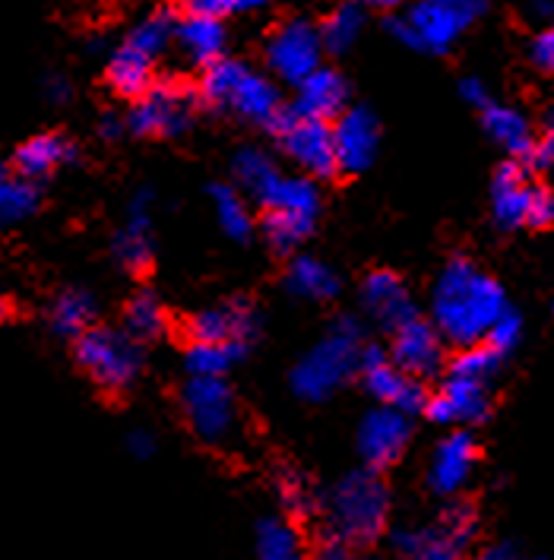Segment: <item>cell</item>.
I'll use <instances>...</instances> for the list:
<instances>
[{"label": "cell", "mask_w": 554, "mask_h": 560, "mask_svg": "<svg viewBox=\"0 0 554 560\" xmlns=\"http://www.w3.org/2000/svg\"><path fill=\"white\" fill-rule=\"evenodd\" d=\"M507 311V295L495 276L466 260L453 257L440 269L431 292V324L440 336L460 349L488 339L497 317Z\"/></svg>", "instance_id": "6da1fadb"}, {"label": "cell", "mask_w": 554, "mask_h": 560, "mask_svg": "<svg viewBox=\"0 0 554 560\" xmlns=\"http://www.w3.org/2000/svg\"><path fill=\"white\" fill-rule=\"evenodd\" d=\"M323 520L330 538L349 548L374 545L390 523V491L378 469L365 466L339 478L323 501Z\"/></svg>", "instance_id": "7a4b0ae2"}, {"label": "cell", "mask_w": 554, "mask_h": 560, "mask_svg": "<svg viewBox=\"0 0 554 560\" xmlns=\"http://www.w3.org/2000/svg\"><path fill=\"white\" fill-rule=\"evenodd\" d=\"M200 95L216 112H229L234 118L273 127V130L286 118L276 83L241 60L219 58L216 63L204 67Z\"/></svg>", "instance_id": "3957f363"}, {"label": "cell", "mask_w": 554, "mask_h": 560, "mask_svg": "<svg viewBox=\"0 0 554 560\" xmlns=\"http://www.w3.org/2000/svg\"><path fill=\"white\" fill-rule=\"evenodd\" d=\"M361 326L351 317H339L292 368L295 396L304 402H326L336 389H343L351 374L361 371Z\"/></svg>", "instance_id": "277c9868"}, {"label": "cell", "mask_w": 554, "mask_h": 560, "mask_svg": "<svg viewBox=\"0 0 554 560\" xmlns=\"http://www.w3.org/2000/svg\"><path fill=\"white\" fill-rule=\"evenodd\" d=\"M77 364L105 393H124L140 377L143 354L140 342L127 329L92 326L77 339Z\"/></svg>", "instance_id": "5b68a950"}, {"label": "cell", "mask_w": 554, "mask_h": 560, "mask_svg": "<svg viewBox=\"0 0 554 560\" xmlns=\"http://www.w3.org/2000/svg\"><path fill=\"white\" fill-rule=\"evenodd\" d=\"M181 412L187 418L194 438L209 446H229L241 431L238 399L226 377L191 374L187 384L181 386Z\"/></svg>", "instance_id": "8992f818"}, {"label": "cell", "mask_w": 554, "mask_h": 560, "mask_svg": "<svg viewBox=\"0 0 554 560\" xmlns=\"http://www.w3.org/2000/svg\"><path fill=\"white\" fill-rule=\"evenodd\" d=\"M492 212L507 232L517 229H552L554 190L535 184L520 162H507L492 184Z\"/></svg>", "instance_id": "52a82bcc"}, {"label": "cell", "mask_w": 554, "mask_h": 560, "mask_svg": "<svg viewBox=\"0 0 554 560\" xmlns=\"http://www.w3.org/2000/svg\"><path fill=\"white\" fill-rule=\"evenodd\" d=\"M475 535V510L469 503H450L428 526L393 532V551L403 560H466Z\"/></svg>", "instance_id": "ba28073f"}, {"label": "cell", "mask_w": 554, "mask_h": 560, "mask_svg": "<svg viewBox=\"0 0 554 560\" xmlns=\"http://www.w3.org/2000/svg\"><path fill=\"white\" fill-rule=\"evenodd\" d=\"M197 112V92L181 80H155L127 115V130L137 137H181Z\"/></svg>", "instance_id": "9c48e42d"}, {"label": "cell", "mask_w": 554, "mask_h": 560, "mask_svg": "<svg viewBox=\"0 0 554 560\" xmlns=\"http://www.w3.org/2000/svg\"><path fill=\"white\" fill-rule=\"evenodd\" d=\"M469 23H472L469 16H463L457 7H450L443 0H418L403 16H393L386 23V30L406 48L443 55L457 45V38L469 30Z\"/></svg>", "instance_id": "30bf717a"}, {"label": "cell", "mask_w": 554, "mask_h": 560, "mask_svg": "<svg viewBox=\"0 0 554 560\" xmlns=\"http://www.w3.org/2000/svg\"><path fill=\"white\" fill-rule=\"evenodd\" d=\"M323 38L321 30L308 20H286L266 38V63L282 80L298 86L304 77H311L323 67Z\"/></svg>", "instance_id": "8fae6325"}, {"label": "cell", "mask_w": 554, "mask_h": 560, "mask_svg": "<svg viewBox=\"0 0 554 560\" xmlns=\"http://www.w3.org/2000/svg\"><path fill=\"white\" fill-rule=\"evenodd\" d=\"M276 130H279L282 152L304 175L333 177L336 172H343L339 155H336V137H333V127L326 120L286 115Z\"/></svg>", "instance_id": "7c38bea8"}, {"label": "cell", "mask_w": 554, "mask_h": 560, "mask_svg": "<svg viewBox=\"0 0 554 560\" xmlns=\"http://www.w3.org/2000/svg\"><path fill=\"white\" fill-rule=\"evenodd\" d=\"M361 377H365V389L378 399V406H390L400 412L415 415L428 406V389L418 377L406 374L390 352H380L365 346L361 352Z\"/></svg>", "instance_id": "4fadbf2b"}, {"label": "cell", "mask_w": 554, "mask_h": 560, "mask_svg": "<svg viewBox=\"0 0 554 560\" xmlns=\"http://www.w3.org/2000/svg\"><path fill=\"white\" fill-rule=\"evenodd\" d=\"M408 441H412V421L406 412L378 406L361 418L358 434H355V450L368 469H390L403 459Z\"/></svg>", "instance_id": "5bb4252c"}, {"label": "cell", "mask_w": 554, "mask_h": 560, "mask_svg": "<svg viewBox=\"0 0 554 560\" xmlns=\"http://www.w3.org/2000/svg\"><path fill=\"white\" fill-rule=\"evenodd\" d=\"M492 409V396L485 381H472L463 374H447V381L440 384L435 396H428L425 412L435 424L443 428H469L488 418Z\"/></svg>", "instance_id": "9a60e30c"}, {"label": "cell", "mask_w": 554, "mask_h": 560, "mask_svg": "<svg viewBox=\"0 0 554 560\" xmlns=\"http://www.w3.org/2000/svg\"><path fill=\"white\" fill-rule=\"evenodd\" d=\"M443 336L431 320L412 317L403 326L393 329V342H390V358L412 374V377H431L438 374L443 364Z\"/></svg>", "instance_id": "2e32d148"}, {"label": "cell", "mask_w": 554, "mask_h": 560, "mask_svg": "<svg viewBox=\"0 0 554 560\" xmlns=\"http://www.w3.org/2000/svg\"><path fill=\"white\" fill-rule=\"evenodd\" d=\"M475 459H478V446L472 441V434L463 431V428L450 431L435 446V453H431V463H428V488L438 498H457L466 488L469 478H472Z\"/></svg>", "instance_id": "e0dca14e"}, {"label": "cell", "mask_w": 554, "mask_h": 560, "mask_svg": "<svg viewBox=\"0 0 554 560\" xmlns=\"http://www.w3.org/2000/svg\"><path fill=\"white\" fill-rule=\"evenodd\" d=\"M112 254L127 272H147L155 254L152 244V194L137 190L127 203V219L112 241Z\"/></svg>", "instance_id": "ac0fdd59"}, {"label": "cell", "mask_w": 554, "mask_h": 560, "mask_svg": "<svg viewBox=\"0 0 554 560\" xmlns=\"http://www.w3.org/2000/svg\"><path fill=\"white\" fill-rule=\"evenodd\" d=\"M187 332H191V342H244L247 346V339H254L257 332V311L244 298H232V301L212 304L200 314H194Z\"/></svg>", "instance_id": "d6986e66"}, {"label": "cell", "mask_w": 554, "mask_h": 560, "mask_svg": "<svg viewBox=\"0 0 554 560\" xmlns=\"http://www.w3.org/2000/svg\"><path fill=\"white\" fill-rule=\"evenodd\" d=\"M333 137L343 172H365L378 159L380 124L368 108H346L336 118Z\"/></svg>", "instance_id": "ffe728a7"}, {"label": "cell", "mask_w": 554, "mask_h": 560, "mask_svg": "<svg viewBox=\"0 0 554 560\" xmlns=\"http://www.w3.org/2000/svg\"><path fill=\"white\" fill-rule=\"evenodd\" d=\"M346 102H349V86H346L343 73L333 67H318L311 77H304L295 86L292 115L330 124L346 112Z\"/></svg>", "instance_id": "44dd1931"}, {"label": "cell", "mask_w": 554, "mask_h": 560, "mask_svg": "<svg viewBox=\"0 0 554 560\" xmlns=\"http://www.w3.org/2000/svg\"><path fill=\"white\" fill-rule=\"evenodd\" d=\"M361 304L371 320L386 326L390 332L415 317V301L408 295L406 282L390 269H378L361 282Z\"/></svg>", "instance_id": "7402d4cb"}, {"label": "cell", "mask_w": 554, "mask_h": 560, "mask_svg": "<svg viewBox=\"0 0 554 560\" xmlns=\"http://www.w3.org/2000/svg\"><path fill=\"white\" fill-rule=\"evenodd\" d=\"M261 207L269 215L289 219V222L304 225V229H314V222L321 215V190H318V184H314L311 175H282Z\"/></svg>", "instance_id": "603a6c76"}, {"label": "cell", "mask_w": 554, "mask_h": 560, "mask_svg": "<svg viewBox=\"0 0 554 560\" xmlns=\"http://www.w3.org/2000/svg\"><path fill=\"white\" fill-rule=\"evenodd\" d=\"M175 45L191 63L209 67V63H216L219 58H226L229 32H226V23L216 20V16L184 13V20H177Z\"/></svg>", "instance_id": "cb8c5ba5"}, {"label": "cell", "mask_w": 554, "mask_h": 560, "mask_svg": "<svg viewBox=\"0 0 554 560\" xmlns=\"http://www.w3.org/2000/svg\"><path fill=\"white\" fill-rule=\"evenodd\" d=\"M482 127H485V133L495 140L497 147L504 149L507 155H513L517 162L532 159L539 137H535V130H532V124H529V118H526L523 112H517V108H510V105H495V102H488V105L482 108Z\"/></svg>", "instance_id": "d4e9b609"}, {"label": "cell", "mask_w": 554, "mask_h": 560, "mask_svg": "<svg viewBox=\"0 0 554 560\" xmlns=\"http://www.w3.org/2000/svg\"><path fill=\"white\" fill-rule=\"evenodd\" d=\"M73 155L77 149L64 133H38L13 152V168L26 180H42V177L55 175L64 165H70Z\"/></svg>", "instance_id": "484cf974"}, {"label": "cell", "mask_w": 554, "mask_h": 560, "mask_svg": "<svg viewBox=\"0 0 554 560\" xmlns=\"http://www.w3.org/2000/svg\"><path fill=\"white\" fill-rule=\"evenodd\" d=\"M105 77H108V86H112L115 95H120V98H134V102H137V98L147 95L149 89H152V83H155V60L124 42L120 48L112 51Z\"/></svg>", "instance_id": "4316f807"}, {"label": "cell", "mask_w": 554, "mask_h": 560, "mask_svg": "<svg viewBox=\"0 0 554 560\" xmlns=\"http://www.w3.org/2000/svg\"><path fill=\"white\" fill-rule=\"evenodd\" d=\"M286 289L301 301H330L339 295V279L318 257H295L286 269Z\"/></svg>", "instance_id": "83f0119b"}, {"label": "cell", "mask_w": 554, "mask_h": 560, "mask_svg": "<svg viewBox=\"0 0 554 560\" xmlns=\"http://www.w3.org/2000/svg\"><path fill=\"white\" fill-rule=\"evenodd\" d=\"M95 320V301L83 289H67L60 292L48 307V324L64 339H80Z\"/></svg>", "instance_id": "f1b7e54d"}, {"label": "cell", "mask_w": 554, "mask_h": 560, "mask_svg": "<svg viewBox=\"0 0 554 560\" xmlns=\"http://www.w3.org/2000/svg\"><path fill=\"white\" fill-rule=\"evenodd\" d=\"M279 177H282V172L276 168L273 155H266L263 149H241V152L234 155V180H238V187H241L247 197H254L257 203H263V200L269 197V190L276 187Z\"/></svg>", "instance_id": "f546056e"}, {"label": "cell", "mask_w": 554, "mask_h": 560, "mask_svg": "<svg viewBox=\"0 0 554 560\" xmlns=\"http://www.w3.org/2000/svg\"><path fill=\"white\" fill-rule=\"evenodd\" d=\"M257 560H308L301 532L282 516H266L257 526Z\"/></svg>", "instance_id": "4dcf8cb0"}, {"label": "cell", "mask_w": 554, "mask_h": 560, "mask_svg": "<svg viewBox=\"0 0 554 560\" xmlns=\"http://www.w3.org/2000/svg\"><path fill=\"white\" fill-rule=\"evenodd\" d=\"M244 352H247L244 342H191L184 352V364L187 374L197 377H226L244 358Z\"/></svg>", "instance_id": "1f68e13d"}, {"label": "cell", "mask_w": 554, "mask_h": 560, "mask_svg": "<svg viewBox=\"0 0 554 560\" xmlns=\"http://www.w3.org/2000/svg\"><path fill=\"white\" fill-rule=\"evenodd\" d=\"M124 329L137 342H155L169 329V314H165L162 301L152 292H140V295L130 298L124 307Z\"/></svg>", "instance_id": "d6a6232c"}, {"label": "cell", "mask_w": 554, "mask_h": 560, "mask_svg": "<svg viewBox=\"0 0 554 560\" xmlns=\"http://www.w3.org/2000/svg\"><path fill=\"white\" fill-rule=\"evenodd\" d=\"M175 32H177V20L175 13H169V10H152L147 13L134 30L127 32V45H134L137 51H143L149 58H162L169 48H172V42H175Z\"/></svg>", "instance_id": "836d02e7"}, {"label": "cell", "mask_w": 554, "mask_h": 560, "mask_svg": "<svg viewBox=\"0 0 554 560\" xmlns=\"http://www.w3.org/2000/svg\"><path fill=\"white\" fill-rule=\"evenodd\" d=\"M209 197H212L216 222H219V229L226 232V237H232V241L241 244V241H247V237L254 235V215H251L244 197H241L234 187L216 184V187L209 190Z\"/></svg>", "instance_id": "e575fe53"}, {"label": "cell", "mask_w": 554, "mask_h": 560, "mask_svg": "<svg viewBox=\"0 0 554 560\" xmlns=\"http://www.w3.org/2000/svg\"><path fill=\"white\" fill-rule=\"evenodd\" d=\"M365 32V10L361 3H339L321 26L323 48L330 55H346L351 45L361 38Z\"/></svg>", "instance_id": "d590c367"}, {"label": "cell", "mask_w": 554, "mask_h": 560, "mask_svg": "<svg viewBox=\"0 0 554 560\" xmlns=\"http://www.w3.org/2000/svg\"><path fill=\"white\" fill-rule=\"evenodd\" d=\"M38 209V187L26 177H7L0 180V229L20 225Z\"/></svg>", "instance_id": "8d00e7d4"}, {"label": "cell", "mask_w": 554, "mask_h": 560, "mask_svg": "<svg viewBox=\"0 0 554 560\" xmlns=\"http://www.w3.org/2000/svg\"><path fill=\"white\" fill-rule=\"evenodd\" d=\"M504 354H497L488 342H478V346H466L463 352L453 358L450 364V374H463V377H472V381H492L500 368Z\"/></svg>", "instance_id": "74e56055"}, {"label": "cell", "mask_w": 554, "mask_h": 560, "mask_svg": "<svg viewBox=\"0 0 554 560\" xmlns=\"http://www.w3.org/2000/svg\"><path fill=\"white\" fill-rule=\"evenodd\" d=\"M520 339H523V320H520V314H513L510 307L497 317V324L492 326V332H488V346L495 349L497 354H507L513 352L517 346H520Z\"/></svg>", "instance_id": "f35d334b"}, {"label": "cell", "mask_w": 554, "mask_h": 560, "mask_svg": "<svg viewBox=\"0 0 554 560\" xmlns=\"http://www.w3.org/2000/svg\"><path fill=\"white\" fill-rule=\"evenodd\" d=\"M279 494H282V503L286 510L295 513V516H311L314 513V491L308 488V481L301 475H286L279 481Z\"/></svg>", "instance_id": "ab89813d"}, {"label": "cell", "mask_w": 554, "mask_h": 560, "mask_svg": "<svg viewBox=\"0 0 554 560\" xmlns=\"http://www.w3.org/2000/svg\"><path fill=\"white\" fill-rule=\"evenodd\" d=\"M529 58H532V63H535L542 73H554V23L542 26L539 35L532 38V45H529Z\"/></svg>", "instance_id": "60d3db41"}, {"label": "cell", "mask_w": 554, "mask_h": 560, "mask_svg": "<svg viewBox=\"0 0 554 560\" xmlns=\"http://www.w3.org/2000/svg\"><path fill=\"white\" fill-rule=\"evenodd\" d=\"M184 13H194V16H216V20H226L229 13H238V0H177Z\"/></svg>", "instance_id": "b9f144b4"}, {"label": "cell", "mask_w": 554, "mask_h": 560, "mask_svg": "<svg viewBox=\"0 0 554 560\" xmlns=\"http://www.w3.org/2000/svg\"><path fill=\"white\" fill-rule=\"evenodd\" d=\"M532 162L545 172H554V112H549V118H545V137L535 143Z\"/></svg>", "instance_id": "7bdbcfd3"}, {"label": "cell", "mask_w": 554, "mask_h": 560, "mask_svg": "<svg viewBox=\"0 0 554 560\" xmlns=\"http://www.w3.org/2000/svg\"><path fill=\"white\" fill-rule=\"evenodd\" d=\"M460 95L466 98L472 108H485L492 98H488V89H485V83L478 80V77H466L463 83H460Z\"/></svg>", "instance_id": "ee69618b"}, {"label": "cell", "mask_w": 554, "mask_h": 560, "mask_svg": "<svg viewBox=\"0 0 554 560\" xmlns=\"http://www.w3.org/2000/svg\"><path fill=\"white\" fill-rule=\"evenodd\" d=\"M127 453L137 456V459H149L155 453V438L149 431H130L127 438Z\"/></svg>", "instance_id": "f6af8a7d"}, {"label": "cell", "mask_w": 554, "mask_h": 560, "mask_svg": "<svg viewBox=\"0 0 554 560\" xmlns=\"http://www.w3.org/2000/svg\"><path fill=\"white\" fill-rule=\"evenodd\" d=\"M45 95H48V102H55V105H67L70 95H73V86H70L64 77H48V80H45Z\"/></svg>", "instance_id": "bcb514c9"}, {"label": "cell", "mask_w": 554, "mask_h": 560, "mask_svg": "<svg viewBox=\"0 0 554 560\" xmlns=\"http://www.w3.org/2000/svg\"><path fill=\"white\" fill-rule=\"evenodd\" d=\"M351 551L355 548H349V545H343L336 538H326V545H321V551L314 555V560H355Z\"/></svg>", "instance_id": "7dc6e473"}, {"label": "cell", "mask_w": 554, "mask_h": 560, "mask_svg": "<svg viewBox=\"0 0 554 560\" xmlns=\"http://www.w3.org/2000/svg\"><path fill=\"white\" fill-rule=\"evenodd\" d=\"M443 3H450V7H457L463 16H469L472 23L485 13V7H488V0H443Z\"/></svg>", "instance_id": "c3c4849f"}, {"label": "cell", "mask_w": 554, "mask_h": 560, "mask_svg": "<svg viewBox=\"0 0 554 560\" xmlns=\"http://www.w3.org/2000/svg\"><path fill=\"white\" fill-rule=\"evenodd\" d=\"M529 10H532V16H539L545 23H554V0H532Z\"/></svg>", "instance_id": "681fc988"}, {"label": "cell", "mask_w": 554, "mask_h": 560, "mask_svg": "<svg viewBox=\"0 0 554 560\" xmlns=\"http://www.w3.org/2000/svg\"><path fill=\"white\" fill-rule=\"evenodd\" d=\"M472 560H517V558H513V551H510V548L497 545V548H488L485 555H478V558H472Z\"/></svg>", "instance_id": "f907efd6"}, {"label": "cell", "mask_w": 554, "mask_h": 560, "mask_svg": "<svg viewBox=\"0 0 554 560\" xmlns=\"http://www.w3.org/2000/svg\"><path fill=\"white\" fill-rule=\"evenodd\" d=\"M120 130H124V120H117V118L102 120V137L115 140V137H120Z\"/></svg>", "instance_id": "816d5d0a"}, {"label": "cell", "mask_w": 554, "mask_h": 560, "mask_svg": "<svg viewBox=\"0 0 554 560\" xmlns=\"http://www.w3.org/2000/svg\"><path fill=\"white\" fill-rule=\"evenodd\" d=\"M365 7H374V10H400L406 0H361Z\"/></svg>", "instance_id": "f5cc1de1"}, {"label": "cell", "mask_w": 554, "mask_h": 560, "mask_svg": "<svg viewBox=\"0 0 554 560\" xmlns=\"http://www.w3.org/2000/svg\"><path fill=\"white\" fill-rule=\"evenodd\" d=\"M266 7V0H238V13H251V10H261Z\"/></svg>", "instance_id": "db71d44e"}, {"label": "cell", "mask_w": 554, "mask_h": 560, "mask_svg": "<svg viewBox=\"0 0 554 560\" xmlns=\"http://www.w3.org/2000/svg\"><path fill=\"white\" fill-rule=\"evenodd\" d=\"M7 317V301H3V295H0V320Z\"/></svg>", "instance_id": "11a10c76"}, {"label": "cell", "mask_w": 554, "mask_h": 560, "mask_svg": "<svg viewBox=\"0 0 554 560\" xmlns=\"http://www.w3.org/2000/svg\"><path fill=\"white\" fill-rule=\"evenodd\" d=\"M0 180H7V168H3V162H0Z\"/></svg>", "instance_id": "9f6ffc18"}, {"label": "cell", "mask_w": 554, "mask_h": 560, "mask_svg": "<svg viewBox=\"0 0 554 560\" xmlns=\"http://www.w3.org/2000/svg\"><path fill=\"white\" fill-rule=\"evenodd\" d=\"M371 560H393V558H371Z\"/></svg>", "instance_id": "6f0895ef"}, {"label": "cell", "mask_w": 554, "mask_h": 560, "mask_svg": "<svg viewBox=\"0 0 554 560\" xmlns=\"http://www.w3.org/2000/svg\"><path fill=\"white\" fill-rule=\"evenodd\" d=\"M523 560H542V558H523Z\"/></svg>", "instance_id": "680465c9"}]
</instances>
